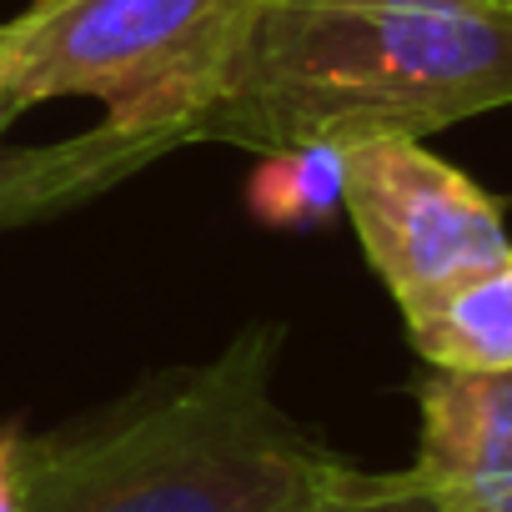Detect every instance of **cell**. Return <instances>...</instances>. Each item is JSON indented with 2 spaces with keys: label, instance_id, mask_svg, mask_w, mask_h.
I'll return each mask as SVG.
<instances>
[{
  "label": "cell",
  "instance_id": "cell-11",
  "mask_svg": "<svg viewBox=\"0 0 512 512\" xmlns=\"http://www.w3.org/2000/svg\"><path fill=\"white\" fill-rule=\"evenodd\" d=\"M502 6H512V0H502Z\"/></svg>",
  "mask_w": 512,
  "mask_h": 512
},
{
  "label": "cell",
  "instance_id": "cell-9",
  "mask_svg": "<svg viewBox=\"0 0 512 512\" xmlns=\"http://www.w3.org/2000/svg\"><path fill=\"white\" fill-rule=\"evenodd\" d=\"M302 512H437L427 482L407 467V472H352L342 487H332L327 497H317Z\"/></svg>",
  "mask_w": 512,
  "mask_h": 512
},
{
  "label": "cell",
  "instance_id": "cell-10",
  "mask_svg": "<svg viewBox=\"0 0 512 512\" xmlns=\"http://www.w3.org/2000/svg\"><path fill=\"white\" fill-rule=\"evenodd\" d=\"M26 457L31 432L21 422H0V512H26Z\"/></svg>",
  "mask_w": 512,
  "mask_h": 512
},
{
  "label": "cell",
  "instance_id": "cell-1",
  "mask_svg": "<svg viewBox=\"0 0 512 512\" xmlns=\"http://www.w3.org/2000/svg\"><path fill=\"white\" fill-rule=\"evenodd\" d=\"M512 106L502 0H256L221 96L191 141L282 151L432 136Z\"/></svg>",
  "mask_w": 512,
  "mask_h": 512
},
{
  "label": "cell",
  "instance_id": "cell-6",
  "mask_svg": "<svg viewBox=\"0 0 512 512\" xmlns=\"http://www.w3.org/2000/svg\"><path fill=\"white\" fill-rule=\"evenodd\" d=\"M161 156H171L166 141L116 136L111 126H91L51 146H0V231L106 196Z\"/></svg>",
  "mask_w": 512,
  "mask_h": 512
},
{
  "label": "cell",
  "instance_id": "cell-2",
  "mask_svg": "<svg viewBox=\"0 0 512 512\" xmlns=\"http://www.w3.org/2000/svg\"><path fill=\"white\" fill-rule=\"evenodd\" d=\"M282 327L31 437L26 512H302L357 467L277 402Z\"/></svg>",
  "mask_w": 512,
  "mask_h": 512
},
{
  "label": "cell",
  "instance_id": "cell-8",
  "mask_svg": "<svg viewBox=\"0 0 512 512\" xmlns=\"http://www.w3.org/2000/svg\"><path fill=\"white\" fill-rule=\"evenodd\" d=\"M342 146L307 141L267 151L246 181V206L262 226L277 231H312L327 226L342 206Z\"/></svg>",
  "mask_w": 512,
  "mask_h": 512
},
{
  "label": "cell",
  "instance_id": "cell-7",
  "mask_svg": "<svg viewBox=\"0 0 512 512\" xmlns=\"http://www.w3.org/2000/svg\"><path fill=\"white\" fill-rule=\"evenodd\" d=\"M407 342L432 372H507L512 367V251L492 267L402 307Z\"/></svg>",
  "mask_w": 512,
  "mask_h": 512
},
{
  "label": "cell",
  "instance_id": "cell-4",
  "mask_svg": "<svg viewBox=\"0 0 512 512\" xmlns=\"http://www.w3.org/2000/svg\"><path fill=\"white\" fill-rule=\"evenodd\" d=\"M342 151V206L397 312L512 251L502 206L417 136H367Z\"/></svg>",
  "mask_w": 512,
  "mask_h": 512
},
{
  "label": "cell",
  "instance_id": "cell-5",
  "mask_svg": "<svg viewBox=\"0 0 512 512\" xmlns=\"http://www.w3.org/2000/svg\"><path fill=\"white\" fill-rule=\"evenodd\" d=\"M417 462L437 512H512V367L417 382Z\"/></svg>",
  "mask_w": 512,
  "mask_h": 512
},
{
  "label": "cell",
  "instance_id": "cell-3",
  "mask_svg": "<svg viewBox=\"0 0 512 512\" xmlns=\"http://www.w3.org/2000/svg\"><path fill=\"white\" fill-rule=\"evenodd\" d=\"M251 11L256 0H36L0 21V136L31 106L86 96L116 136L181 151Z\"/></svg>",
  "mask_w": 512,
  "mask_h": 512
}]
</instances>
